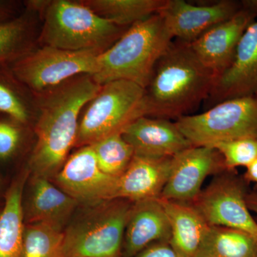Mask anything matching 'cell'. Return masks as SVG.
<instances>
[{
    "mask_svg": "<svg viewBox=\"0 0 257 257\" xmlns=\"http://www.w3.org/2000/svg\"><path fill=\"white\" fill-rule=\"evenodd\" d=\"M101 88L90 75L82 74L47 90L39 104L37 142L28 164L30 175L55 178L75 145L79 113Z\"/></svg>",
    "mask_w": 257,
    "mask_h": 257,
    "instance_id": "1",
    "label": "cell"
},
{
    "mask_svg": "<svg viewBox=\"0 0 257 257\" xmlns=\"http://www.w3.org/2000/svg\"><path fill=\"white\" fill-rule=\"evenodd\" d=\"M215 80L189 44L172 41L145 87L146 116L176 120L187 116L207 100Z\"/></svg>",
    "mask_w": 257,
    "mask_h": 257,
    "instance_id": "2",
    "label": "cell"
},
{
    "mask_svg": "<svg viewBox=\"0 0 257 257\" xmlns=\"http://www.w3.org/2000/svg\"><path fill=\"white\" fill-rule=\"evenodd\" d=\"M159 13L132 25L114 45L100 54L91 77L102 86L126 80L144 89L154 67L173 40Z\"/></svg>",
    "mask_w": 257,
    "mask_h": 257,
    "instance_id": "3",
    "label": "cell"
},
{
    "mask_svg": "<svg viewBox=\"0 0 257 257\" xmlns=\"http://www.w3.org/2000/svg\"><path fill=\"white\" fill-rule=\"evenodd\" d=\"M42 46L70 51L109 49L128 28H122L96 14L82 2H42Z\"/></svg>",
    "mask_w": 257,
    "mask_h": 257,
    "instance_id": "4",
    "label": "cell"
},
{
    "mask_svg": "<svg viewBox=\"0 0 257 257\" xmlns=\"http://www.w3.org/2000/svg\"><path fill=\"white\" fill-rule=\"evenodd\" d=\"M133 202L114 199L83 206L64 230L65 257H122Z\"/></svg>",
    "mask_w": 257,
    "mask_h": 257,
    "instance_id": "5",
    "label": "cell"
},
{
    "mask_svg": "<svg viewBox=\"0 0 257 257\" xmlns=\"http://www.w3.org/2000/svg\"><path fill=\"white\" fill-rule=\"evenodd\" d=\"M145 90L126 80L101 86L79 124L76 147H85L122 133L135 120L146 116Z\"/></svg>",
    "mask_w": 257,
    "mask_h": 257,
    "instance_id": "6",
    "label": "cell"
},
{
    "mask_svg": "<svg viewBox=\"0 0 257 257\" xmlns=\"http://www.w3.org/2000/svg\"><path fill=\"white\" fill-rule=\"evenodd\" d=\"M175 123L192 146L257 138V96L221 101L201 114L182 116Z\"/></svg>",
    "mask_w": 257,
    "mask_h": 257,
    "instance_id": "7",
    "label": "cell"
},
{
    "mask_svg": "<svg viewBox=\"0 0 257 257\" xmlns=\"http://www.w3.org/2000/svg\"><path fill=\"white\" fill-rule=\"evenodd\" d=\"M99 50L70 51L42 46L13 62L11 72L19 82L36 92L48 90L77 76H92Z\"/></svg>",
    "mask_w": 257,
    "mask_h": 257,
    "instance_id": "8",
    "label": "cell"
},
{
    "mask_svg": "<svg viewBox=\"0 0 257 257\" xmlns=\"http://www.w3.org/2000/svg\"><path fill=\"white\" fill-rule=\"evenodd\" d=\"M248 185L236 170H225L190 204L209 226L241 230L257 239V223L246 204Z\"/></svg>",
    "mask_w": 257,
    "mask_h": 257,
    "instance_id": "9",
    "label": "cell"
},
{
    "mask_svg": "<svg viewBox=\"0 0 257 257\" xmlns=\"http://www.w3.org/2000/svg\"><path fill=\"white\" fill-rule=\"evenodd\" d=\"M226 170L224 160L212 147L192 146L172 158L169 178L160 199L192 204L208 176Z\"/></svg>",
    "mask_w": 257,
    "mask_h": 257,
    "instance_id": "10",
    "label": "cell"
},
{
    "mask_svg": "<svg viewBox=\"0 0 257 257\" xmlns=\"http://www.w3.org/2000/svg\"><path fill=\"white\" fill-rule=\"evenodd\" d=\"M53 179L79 205H92L114 199L116 196L118 179L101 170L91 146L80 147Z\"/></svg>",
    "mask_w": 257,
    "mask_h": 257,
    "instance_id": "11",
    "label": "cell"
},
{
    "mask_svg": "<svg viewBox=\"0 0 257 257\" xmlns=\"http://www.w3.org/2000/svg\"><path fill=\"white\" fill-rule=\"evenodd\" d=\"M257 20V0H242L239 11L189 44L199 60L216 75L229 67L246 29Z\"/></svg>",
    "mask_w": 257,
    "mask_h": 257,
    "instance_id": "12",
    "label": "cell"
},
{
    "mask_svg": "<svg viewBox=\"0 0 257 257\" xmlns=\"http://www.w3.org/2000/svg\"><path fill=\"white\" fill-rule=\"evenodd\" d=\"M242 1L221 0L197 6L184 0H167L159 12L173 38L190 44L208 30L234 16Z\"/></svg>",
    "mask_w": 257,
    "mask_h": 257,
    "instance_id": "13",
    "label": "cell"
},
{
    "mask_svg": "<svg viewBox=\"0 0 257 257\" xmlns=\"http://www.w3.org/2000/svg\"><path fill=\"white\" fill-rule=\"evenodd\" d=\"M257 96V20L240 39L229 67L216 78L206 100L208 109L221 101Z\"/></svg>",
    "mask_w": 257,
    "mask_h": 257,
    "instance_id": "14",
    "label": "cell"
},
{
    "mask_svg": "<svg viewBox=\"0 0 257 257\" xmlns=\"http://www.w3.org/2000/svg\"><path fill=\"white\" fill-rule=\"evenodd\" d=\"M121 135L138 156L170 158L192 147L176 123L164 118L142 116L126 126Z\"/></svg>",
    "mask_w": 257,
    "mask_h": 257,
    "instance_id": "15",
    "label": "cell"
},
{
    "mask_svg": "<svg viewBox=\"0 0 257 257\" xmlns=\"http://www.w3.org/2000/svg\"><path fill=\"white\" fill-rule=\"evenodd\" d=\"M30 176L28 197L23 199L25 224H46L64 231L79 203L52 183L51 179Z\"/></svg>",
    "mask_w": 257,
    "mask_h": 257,
    "instance_id": "16",
    "label": "cell"
},
{
    "mask_svg": "<svg viewBox=\"0 0 257 257\" xmlns=\"http://www.w3.org/2000/svg\"><path fill=\"white\" fill-rule=\"evenodd\" d=\"M171 227L160 198L133 202L125 228L122 257H134L154 243L169 241Z\"/></svg>",
    "mask_w": 257,
    "mask_h": 257,
    "instance_id": "17",
    "label": "cell"
},
{
    "mask_svg": "<svg viewBox=\"0 0 257 257\" xmlns=\"http://www.w3.org/2000/svg\"><path fill=\"white\" fill-rule=\"evenodd\" d=\"M172 158L135 155L124 173L118 178L115 199L136 202L160 198L170 175Z\"/></svg>",
    "mask_w": 257,
    "mask_h": 257,
    "instance_id": "18",
    "label": "cell"
},
{
    "mask_svg": "<svg viewBox=\"0 0 257 257\" xmlns=\"http://www.w3.org/2000/svg\"><path fill=\"white\" fill-rule=\"evenodd\" d=\"M170 221V243L182 257H197L209 226L192 204L160 199Z\"/></svg>",
    "mask_w": 257,
    "mask_h": 257,
    "instance_id": "19",
    "label": "cell"
},
{
    "mask_svg": "<svg viewBox=\"0 0 257 257\" xmlns=\"http://www.w3.org/2000/svg\"><path fill=\"white\" fill-rule=\"evenodd\" d=\"M30 171L24 170L7 191L0 210V257H20L23 243L25 218L23 195Z\"/></svg>",
    "mask_w": 257,
    "mask_h": 257,
    "instance_id": "20",
    "label": "cell"
},
{
    "mask_svg": "<svg viewBox=\"0 0 257 257\" xmlns=\"http://www.w3.org/2000/svg\"><path fill=\"white\" fill-rule=\"evenodd\" d=\"M197 257H257V239L241 230L209 226Z\"/></svg>",
    "mask_w": 257,
    "mask_h": 257,
    "instance_id": "21",
    "label": "cell"
},
{
    "mask_svg": "<svg viewBox=\"0 0 257 257\" xmlns=\"http://www.w3.org/2000/svg\"><path fill=\"white\" fill-rule=\"evenodd\" d=\"M101 18L122 28L157 14L167 0H86L82 1Z\"/></svg>",
    "mask_w": 257,
    "mask_h": 257,
    "instance_id": "22",
    "label": "cell"
},
{
    "mask_svg": "<svg viewBox=\"0 0 257 257\" xmlns=\"http://www.w3.org/2000/svg\"><path fill=\"white\" fill-rule=\"evenodd\" d=\"M64 231L42 224H25L20 257H65Z\"/></svg>",
    "mask_w": 257,
    "mask_h": 257,
    "instance_id": "23",
    "label": "cell"
},
{
    "mask_svg": "<svg viewBox=\"0 0 257 257\" xmlns=\"http://www.w3.org/2000/svg\"><path fill=\"white\" fill-rule=\"evenodd\" d=\"M92 147L99 168L106 175L119 178L131 163L135 152L121 133L102 139Z\"/></svg>",
    "mask_w": 257,
    "mask_h": 257,
    "instance_id": "24",
    "label": "cell"
},
{
    "mask_svg": "<svg viewBox=\"0 0 257 257\" xmlns=\"http://www.w3.org/2000/svg\"><path fill=\"white\" fill-rule=\"evenodd\" d=\"M31 25L25 16L0 22V64L18 60L28 53Z\"/></svg>",
    "mask_w": 257,
    "mask_h": 257,
    "instance_id": "25",
    "label": "cell"
},
{
    "mask_svg": "<svg viewBox=\"0 0 257 257\" xmlns=\"http://www.w3.org/2000/svg\"><path fill=\"white\" fill-rule=\"evenodd\" d=\"M220 153L226 170L246 167L257 158V138H241L213 145Z\"/></svg>",
    "mask_w": 257,
    "mask_h": 257,
    "instance_id": "26",
    "label": "cell"
},
{
    "mask_svg": "<svg viewBox=\"0 0 257 257\" xmlns=\"http://www.w3.org/2000/svg\"><path fill=\"white\" fill-rule=\"evenodd\" d=\"M5 77L0 74V112L18 124H27L31 116L30 109L13 81Z\"/></svg>",
    "mask_w": 257,
    "mask_h": 257,
    "instance_id": "27",
    "label": "cell"
},
{
    "mask_svg": "<svg viewBox=\"0 0 257 257\" xmlns=\"http://www.w3.org/2000/svg\"><path fill=\"white\" fill-rule=\"evenodd\" d=\"M20 124L13 121H0V160H9L18 152L22 141Z\"/></svg>",
    "mask_w": 257,
    "mask_h": 257,
    "instance_id": "28",
    "label": "cell"
},
{
    "mask_svg": "<svg viewBox=\"0 0 257 257\" xmlns=\"http://www.w3.org/2000/svg\"><path fill=\"white\" fill-rule=\"evenodd\" d=\"M134 257H182L169 241L152 243Z\"/></svg>",
    "mask_w": 257,
    "mask_h": 257,
    "instance_id": "29",
    "label": "cell"
},
{
    "mask_svg": "<svg viewBox=\"0 0 257 257\" xmlns=\"http://www.w3.org/2000/svg\"><path fill=\"white\" fill-rule=\"evenodd\" d=\"M246 170L243 177L248 184L253 182L257 187V158L246 167Z\"/></svg>",
    "mask_w": 257,
    "mask_h": 257,
    "instance_id": "30",
    "label": "cell"
},
{
    "mask_svg": "<svg viewBox=\"0 0 257 257\" xmlns=\"http://www.w3.org/2000/svg\"><path fill=\"white\" fill-rule=\"evenodd\" d=\"M246 204L248 209L257 214V191L248 192L246 196Z\"/></svg>",
    "mask_w": 257,
    "mask_h": 257,
    "instance_id": "31",
    "label": "cell"
},
{
    "mask_svg": "<svg viewBox=\"0 0 257 257\" xmlns=\"http://www.w3.org/2000/svg\"><path fill=\"white\" fill-rule=\"evenodd\" d=\"M5 11H6V9H5L4 3L0 2V22L3 21L2 19L5 17Z\"/></svg>",
    "mask_w": 257,
    "mask_h": 257,
    "instance_id": "32",
    "label": "cell"
}]
</instances>
